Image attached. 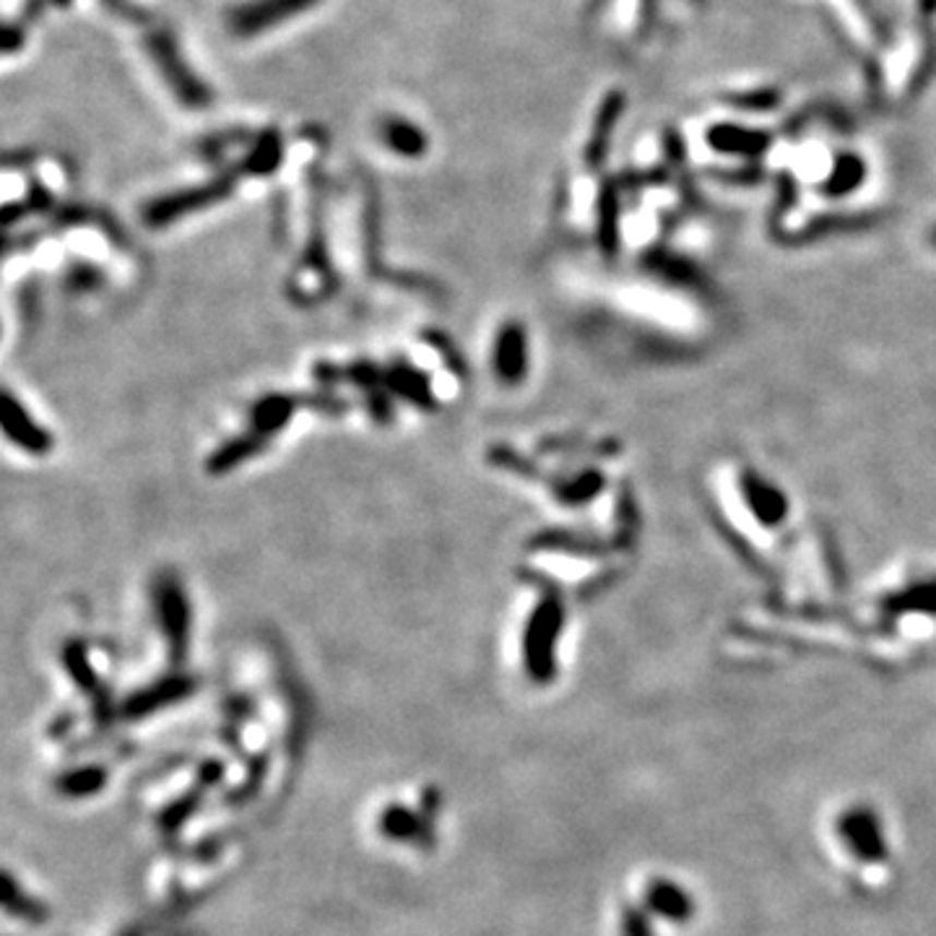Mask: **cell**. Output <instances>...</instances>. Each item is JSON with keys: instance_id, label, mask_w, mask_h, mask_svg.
<instances>
[{"instance_id": "6da1fadb", "label": "cell", "mask_w": 936, "mask_h": 936, "mask_svg": "<svg viewBox=\"0 0 936 936\" xmlns=\"http://www.w3.org/2000/svg\"><path fill=\"white\" fill-rule=\"evenodd\" d=\"M144 45H146V52L154 60V65L159 68V73L169 84V89H172V94L182 101V105L193 107V110H201V107L212 105V92L206 89V84H203V81L190 71L185 60H182L172 34L167 29L152 32L146 34Z\"/></svg>"}, {"instance_id": "7a4b0ae2", "label": "cell", "mask_w": 936, "mask_h": 936, "mask_svg": "<svg viewBox=\"0 0 936 936\" xmlns=\"http://www.w3.org/2000/svg\"><path fill=\"white\" fill-rule=\"evenodd\" d=\"M838 838L843 840L848 853L861 861V864H881L887 853H890L885 825H881L879 814L872 806H848L838 819Z\"/></svg>"}, {"instance_id": "3957f363", "label": "cell", "mask_w": 936, "mask_h": 936, "mask_svg": "<svg viewBox=\"0 0 936 936\" xmlns=\"http://www.w3.org/2000/svg\"><path fill=\"white\" fill-rule=\"evenodd\" d=\"M315 3L317 0H248L227 13V26L237 37H255V34L284 24L287 19L300 16Z\"/></svg>"}, {"instance_id": "277c9868", "label": "cell", "mask_w": 936, "mask_h": 936, "mask_svg": "<svg viewBox=\"0 0 936 936\" xmlns=\"http://www.w3.org/2000/svg\"><path fill=\"white\" fill-rule=\"evenodd\" d=\"M646 908L650 915L669 924H687L695 915V900L674 879H653L646 887Z\"/></svg>"}, {"instance_id": "5b68a950", "label": "cell", "mask_w": 936, "mask_h": 936, "mask_svg": "<svg viewBox=\"0 0 936 936\" xmlns=\"http://www.w3.org/2000/svg\"><path fill=\"white\" fill-rule=\"evenodd\" d=\"M380 139L391 152L401 156H422L427 152V135L422 128L413 125L411 120L401 118V115H388V118L380 120Z\"/></svg>"}, {"instance_id": "8992f818", "label": "cell", "mask_w": 936, "mask_h": 936, "mask_svg": "<svg viewBox=\"0 0 936 936\" xmlns=\"http://www.w3.org/2000/svg\"><path fill=\"white\" fill-rule=\"evenodd\" d=\"M710 139H713V144L718 148H725V152H729V148L731 152H759L765 144L763 135L739 131V128H718Z\"/></svg>"}, {"instance_id": "52a82bcc", "label": "cell", "mask_w": 936, "mask_h": 936, "mask_svg": "<svg viewBox=\"0 0 936 936\" xmlns=\"http://www.w3.org/2000/svg\"><path fill=\"white\" fill-rule=\"evenodd\" d=\"M622 936H656L648 908H627V911H624Z\"/></svg>"}, {"instance_id": "ba28073f", "label": "cell", "mask_w": 936, "mask_h": 936, "mask_svg": "<svg viewBox=\"0 0 936 936\" xmlns=\"http://www.w3.org/2000/svg\"><path fill=\"white\" fill-rule=\"evenodd\" d=\"M934 240H936V235H934Z\"/></svg>"}]
</instances>
